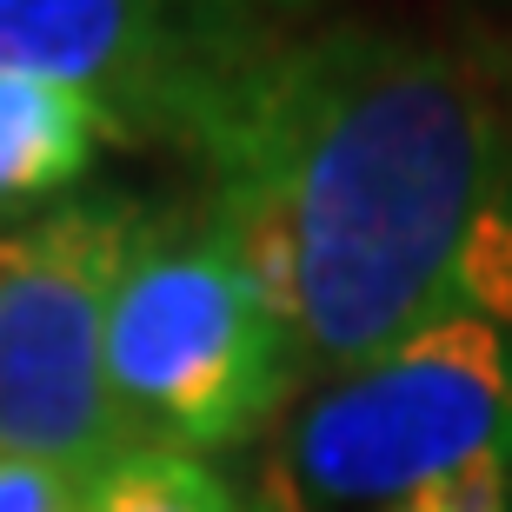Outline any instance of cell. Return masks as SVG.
<instances>
[{"mask_svg": "<svg viewBox=\"0 0 512 512\" xmlns=\"http://www.w3.org/2000/svg\"><path fill=\"white\" fill-rule=\"evenodd\" d=\"M200 193L286 300L306 380H346L453 306L512 213V87L466 40L326 20L286 34Z\"/></svg>", "mask_w": 512, "mask_h": 512, "instance_id": "obj_1", "label": "cell"}, {"mask_svg": "<svg viewBox=\"0 0 512 512\" xmlns=\"http://www.w3.org/2000/svg\"><path fill=\"white\" fill-rule=\"evenodd\" d=\"M286 34L260 0H0V74L67 87L120 140L207 173Z\"/></svg>", "mask_w": 512, "mask_h": 512, "instance_id": "obj_3", "label": "cell"}, {"mask_svg": "<svg viewBox=\"0 0 512 512\" xmlns=\"http://www.w3.org/2000/svg\"><path fill=\"white\" fill-rule=\"evenodd\" d=\"M0 512H80V479L0 453Z\"/></svg>", "mask_w": 512, "mask_h": 512, "instance_id": "obj_8", "label": "cell"}, {"mask_svg": "<svg viewBox=\"0 0 512 512\" xmlns=\"http://www.w3.org/2000/svg\"><path fill=\"white\" fill-rule=\"evenodd\" d=\"M0 240H7V233H0Z\"/></svg>", "mask_w": 512, "mask_h": 512, "instance_id": "obj_11", "label": "cell"}, {"mask_svg": "<svg viewBox=\"0 0 512 512\" xmlns=\"http://www.w3.org/2000/svg\"><path fill=\"white\" fill-rule=\"evenodd\" d=\"M506 7H512V0H506Z\"/></svg>", "mask_w": 512, "mask_h": 512, "instance_id": "obj_12", "label": "cell"}, {"mask_svg": "<svg viewBox=\"0 0 512 512\" xmlns=\"http://www.w3.org/2000/svg\"><path fill=\"white\" fill-rule=\"evenodd\" d=\"M260 7H273V14H280L286 27H293V20H306V14H320L326 0H260Z\"/></svg>", "mask_w": 512, "mask_h": 512, "instance_id": "obj_10", "label": "cell"}, {"mask_svg": "<svg viewBox=\"0 0 512 512\" xmlns=\"http://www.w3.org/2000/svg\"><path fill=\"white\" fill-rule=\"evenodd\" d=\"M140 207L133 193H80L0 240V453L80 486L127 446L107 386V306Z\"/></svg>", "mask_w": 512, "mask_h": 512, "instance_id": "obj_5", "label": "cell"}, {"mask_svg": "<svg viewBox=\"0 0 512 512\" xmlns=\"http://www.w3.org/2000/svg\"><path fill=\"white\" fill-rule=\"evenodd\" d=\"M107 386L133 439L227 453L306 386V346L207 193L147 200L107 306Z\"/></svg>", "mask_w": 512, "mask_h": 512, "instance_id": "obj_2", "label": "cell"}, {"mask_svg": "<svg viewBox=\"0 0 512 512\" xmlns=\"http://www.w3.org/2000/svg\"><path fill=\"white\" fill-rule=\"evenodd\" d=\"M247 512H306V499L286 486V473H266L260 486L247 493Z\"/></svg>", "mask_w": 512, "mask_h": 512, "instance_id": "obj_9", "label": "cell"}, {"mask_svg": "<svg viewBox=\"0 0 512 512\" xmlns=\"http://www.w3.org/2000/svg\"><path fill=\"white\" fill-rule=\"evenodd\" d=\"M512 466V320L439 313L286 426V486L306 512H386L439 479Z\"/></svg>", "mask_w": 512, "mask_h": 512, "instance_id": "obj_4", "label": "cell"}, {"mask_svg": "<svg viewBox=\"0 0 512 512\" xmlns=\"http://www.w3.org/2000/svg\"><path fill=\"white\" fill-rule=\"evenodd\" d=\"M107 140L120 133L94 100L47 80L0 74V227L54 213V200L94 167Z\"/></svg>", "mask_w": 512, "mask_h": 512, "instance_id": "obj_6", "label": "cell"}, {"mask_svg": "<svg viewBox=\"0 0 512 512\" xmlns=\"http://www.w3.org/2000/svg\"><path fill=\"white\" fill-rule=\"evenodd\" d=\"M80 512H247L213 459L160 439H133L80 486Z\"/></svg>", "mask_w": 512, "mask_h": 512, "instance_id": "obj_7", "label": "cell"}]
</instances>
